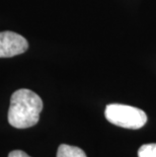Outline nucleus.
<instances>
[{
  "instance_id": "20e7f679",
  "label": "nucleus",
  "mask_w": 156,
  "mask_h": 157,
  "mask_svg": "<svg viewBox=\"0 0 156 157\" xmlns=\"http://www.w3.org/2000/svg\"><path fill=\"white\" fill-rule=\"evenodd\" d=\"M57 157H87L85 152L79 147L61 144L57 151Z\"/></svg>"
},
{
  "instance_id": "39448f33",
  "label": "nucleus",
  "mask_w": 156,
  "mask_h": 157,
  "mask_svg": "<svg viewBox=\"0 0 156 157\" xmlns=\"http://www.w3.org/2000/svg\"><path fill=\"white\" fill-rule=\"evenodd\" d=\"M139 157H156V143L142 145L138 150Z\"/></svg>"
},
{
  "instance_id": "423d86ee",
  "label": "nucleus",
  "mask_w": 156,
  "mask_h": 157,
  "mask_svg": "<svg viewBox=\"0 0 156 157\" xmlns=\"http://www.w3.org/2000/svg\"><path fill=\"white\" fill-rule=\"evenodd\" d=\"M8 157H31L29 156L25 151H21V150H13L8 154Z\"/></svg>"
},
{
  "instance_id": "7ed1b4c3",
  "label": "nucleus",
  "mask_w": 156,
  "mask_h": 157,
  "mask_svg": "<svg viewBox=\"0 0 156 157\" xmlns=\"http://www.w3.org/2000/svg\"><path fill=\"white\" fill-rule=\"evenodd\" d=\"M29 48L28 41L14 32H0V58L21 55Z\"/></svg>"
},
{
  "instance_id": "f03ea898",
  "label": "nucleus",
  "mask_w": 156,
  "mask_h": 157,
  "mask_svg": "<svg viewBox=\"0 0 156 157\" xmlns=\"http://www.w3.org/2000/svg\"><path fill=\"white\" fill-rule=\"evenodd\" d=\"M105 116L109 123L126 129H140L147 122V116L144 111L120 103L107 105Z\"/></svg>"
},
{
  "instance_id": "f257e3e1",
  "label": "nucleus",
  "mask_w": 156,
  "mask_h": 157,
  "mask_svg": "<svg viewBox=\"0 0 156 157\" xmlns=\"http://www.w3.org/2000/svg\"><path fill=\"white\" fill-rule=\"evenodd\" d=\"M43 101L36 92L21 88L12 93L8 111V123L16 129L31 128L38 124Z\"/></svg>"
}]
</instances>
